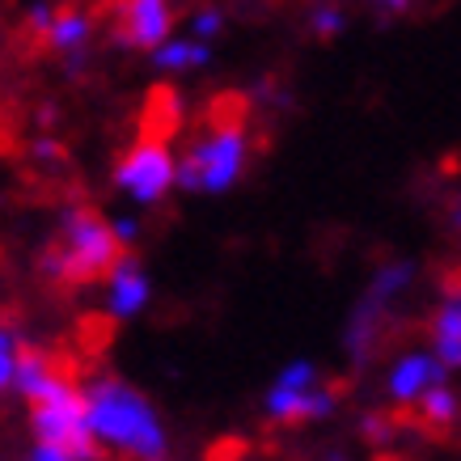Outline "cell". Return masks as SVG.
<instances>
[{
  "label": "cell",
  "mask_w": 461,
  "mask_h": 461,
  "mask_svg": "<svg viewBox=\"0 0 461 461\" xmlns=\"http://www.w3.org/2000/svg\"><path fill=\"white\" fill-rule=\"evenodd\" d=\"M335 406V398L326 390H293V385H276V390L267 393V415L280 423H301V420H318Z\"/></svg>",
  "instance_id": "cell-7"
},
{
  "label": "cell",
  "mask_w": 461,
  "mask_h": 461,
  "mask_svg": "<svg viewBox=\"0 0 461 461\" xmlns=\"http://www.w3.org/2000/svg\"><path fill=\"white\" fill-rule=\"evenodd\" d=\"M457 309H461V296H457Z\"/></svg>",
  "instance_id": "cell-24"
},
{
  "label": "cell",
  "mask_w": 461,
  "mask_h": 461,
  "mask_svg": "<svg viewBox=\"0 0 461 461\" xmlns=\"http://www.w3.org/2000/svg\"><path fill=\"white\" fill-rule=\"evenodd\" d=\"M280 385H293V390H309V385H313V364H293V368H284Z\"/></svg>",
  "instance_id": "cell-18"
},
{
  "label": "cell",
  "mask_w": 461,
  "mask_h": 461,
  "mask_svg": "<svg viewBox=\"0 0 461 461\" xmlns=\"http://www.w3.org/2000/svg\"><path fill=\"white\" fill-rule=\"evenodd\" d=\"M208 47L203 42H161L157 47V64L161 68H182V64H203Z\"/></svg>",
  "instance_id": "cell-15"
},
{
  "label": "cell",
  "mask_w": 461,
  "mask_h": 461,
  "mask_svg": "<svg viewBox=\"0 0 461 461\" xmlns=\"http://www.w3.org/2000/svg\"><path fill=\"white\" fill-rule=\"evenodd\" d=\"M238 457H246V440H238V436L216 440V445L208 448V461H238Z\"/></svg>",
  "instance_id": "cell-17"
},
{
  "label": "cell",
  "mask_w": 461,
  "mask_h": 461,
  "mask_svg": "<svg viewBox=\"0 0 461 461\" xmlns=\"http://www.w3.org/2000/svg\"><path fill=\"white\" fill-rule=\"evenodd\" d=\"M174 178H178V169L169 161L166 140H153V136H140V144H131V149L119 157V174H114V182H119L131 199H140V203L161 199Z\"/></svg>",
  "instance_id": "cell-5"
},
{
  "label": "cell",
  "mask_w": 461,
  "mask_h": 461,
  "mask_svg": "<svg viewBox=\"0 0 461 461\" xmlns=\"http://www.w3.org/2000/svg\"><path fill=\"white\" fill-rule=\"evenodd\" d=\"M85 34H89V17L77 14V9H59L47 42H51V47H81Z\"/></svg>",
  "instance_id": "cell-14"
},
{
  "label": "cell",
  "mask_w": 461,
  "mask_h": 461,
  "mask_svg": "<svg viewBox=\"0 0 461 461\" xmlns=\"http://www.w3.org/2000/svg\"><path fill=\"white\" fill-rule=\"evenodd\" d=\"M89 420H94L98 440H106V445L127 453V457L161 461V453H166V436H161L153 406L144 402V393H136L123 381L94 385V393H89Z\"/></svg>",
  "instance_id": "cell-3"
},
{
  "label": "cell",
  "mask_w": 461,
  "mask_h": 461,
  "mask_svg": "<svg viewBox=\"0 0 461 461\" xmlns=\"http://www.w3.org/2000/svg\"><path fill=\"white\" fill-rule=\"evenodd\" d=\"M144 296H149V280L140 276V263H136V258H123L119 271L111 276V309H114V318H131V313L144 305Z\"/></svg>",
  "instance_id": "cell-10"
},
{
  "label": "cell",
  "mask_w": 461,
  "mask_h": 461,
  "mask_svg": "<svg viewBox=\"0 0 461 461\" xmlns=\"http://www.w3.org/2000/svg\"><path fill=\"white\" fill-rule=\"evenodd\" d=\"M377 5H385V9H406L411 0H377Z\"/></svg>",
  "instance_id": "cell-23"
},
{
  "label": "cell",
  "mask_w": 461,
  "mask_h": 461,
  "mask_svg": "<svg viewBox=\"0 0 461 461\" xmlns=\"http://www.w3.org/2000/svg\"><path fill=\"white\" fill-rule=\"evenodd\" d=\"M182 123V102L178 94L169 89V85H153L149 89V98H144V111H140V127L144 136H153V140H169Z\"/></svg>",
  "instance_id": "cell-9"
},
{
  "label": "cell",
  "mask_w": 461,
  "mask_h": 461,
  "mask_svg": "<svg viewBox=\"0 0 461 461\" xmlns=\"http://www.w3.org/2000/svg\"><path fill=\"white\" fill-rule=\"evenodd\" d=\"M106 14L127 47H161L169 34V0H106Z\"/></svg>",
  "instance_id": "cell-6"
},
{
  "label": "cell",
  "mask_w": 461,
  "mask_h": 461,
  "mask_svg": "<svg viewBox=\"0 0 461 461\" xmlns=\"http://www.w3.org/2000/svg\"><path fill=\"white\" fill-rule=\"evenodd\" d=\"M364 436H368V440H385V436H390V420H377V415L364 420Z\"/></svg>",
  "instance_id": "cell-20"
},
{
  "label": "cell",
  "mask_w": 461,
  "mask_h": 461,
  "mask_svg": "<svg viewBox=\"0 0 461 461\" xmlns=\"http://www.w3.org/2000/svg\"><path fill=\"white\" fill-rule=\"evenodd\" d=\"M246 166V131H212V140L186 153L178 166V182L186 191H224Z\"/></svg>",
  "instance_id": "cell-4"
},
{
  "label": "cell",
  "mask_w": 461,
  "mask_h": 461,
  "mask_svg": "<svg viewBox=\"0 0 461 461\" xmlns=\"http://www.w3.org/2000/svg\"><path fill=\"white\" fill-rule=\"evenodd\" d=\"M17 343L9 330H0V390L9 385V381H17Z\"/></svg>",
  "instance_id": "cell-16"
},
{
  "label": "cell",
  "mask_w": 461,
  "mask_h": 461,
  "mask_svg": "<svg viewBox=\"0 0 461 461\" xmlns=\"http://www.w3.org/2000/svg\"><path fill=\"white\" fill-rule=\"evenodd\" d=\"M195 30H199V39H208V34H216V30H221V17H216V14H199Z\"/></svg>",
  "instance_id": "cell-21"
},
{
  "label": "cell",
  "mask_w": 461,
  "mask_h": 461,
  "mask_svg": "<svg viewBox=\"0 0 461 461\" xmlns=\"http://www.w3.org/2000/svg\"><path fill=\"white\" fill-rule=\"evenodd\" d=\"M313 26H318V34H335V30L343 26V17H339L335 9H321V14L313 17Z\"/></svg>",
  "instance_id": "cell-19"
},
{
  "label": "cell",
  "mask_w": 461,
  "mask_h": 461,
  "mask_svg": "<svg viewBox=\"0 0 461 461\" xmlns=\"http://www.w3.org/2000/svg\"><path fill=\"white\" fill-rule=\"evenodd\" d=\"M123 263V238L94 208H72L64 216V241L42 254V276L64 284H94L114 276Z\"/></svg>",
  "instance_id": "cell-1"
},
{
  "label": "cell",
  "mask_w": 461,
  "mask_h": 461,
  "mask_svg": "<svg viewBox=\"0 0 461 461\" xmlns=\"http://www.w3.org/2000/svg\"><path fill=\"white\" fill-rule=\"evenodd\" d=\"M30 461H72V457H68V453H59V448H47V445H39V448H34V457H30Z\"/></svg>",
  "instance_id": "cell-22"
},
{
  "label": "cell",
  "mask_w": 461,
  "mask_h": 461,
  "mask_svg": "<svg viewBox=\"0 0 461 461\" xmlns=\"http://www.w3.org/2000/svg\"><path fill=\"white\" fill-rule=\"evenodd\" d=\"M440 381H445V364L440 360H432V356H406L393 368L390 393L398 402H420L423 393L432 390V385H440Z\"/></svg>",
  "instance_id": "cell-8"
},
{
  "label": "cell",
  "mask_w": 461,
  "mask_h": 461,
  "mask_svg": "<svg viewBox=\"0 0 461 461\" xmlns=\"http://www.w3.org/2000/svg\"><path fill=\"white\" fill-rule=\"evenodd\" d=\"M415 411H420V423L428 432H448V423L457 420V398H453V390H445V381H440V385H432V390L415 402Z\"/></svg>",
  "instance_id": "cell-12"
},
{
  "label": "cell",
  "mask_w": 461,
  "mask_h": 461,
  "mask_svg": "<svg viewBox=\"0 0 461 461\" xmlns=\"http://www.w3.org/2000/svg\"><path fill=\"white\" fill-rule=\"evenodd\" d=\"M246 114H250L246 94H216L208 106V123L212 131H246Z\"/></svg>",
  "instance_id": "cell-13"
},
{
  "label": "cell",
  "mask_w": 461,
  "mask_h": 461,
  "mask_svg": "<svg viewBox=\"0 0 461 461\" xmlns=\"http://www.w3.org/2000/svg\"><path fill=\"white\" fill-rule=\"evenodd\" d=\"M26 398H30V411H34V436H39V445L59 448L72 461L98 457V432H94V420H89V398L77 390L68 360H64L59 373H51Z\"/></svg>",
  "instance_id": "cell-2"
},
{
  "label": "cell",
  "mask_w": 461,
  "mask_h": 461,
  "mask_svg": "<svg viewBox=\"0 0 461 461\" xmlns=\"http://www.w3.org/2000/svg\"><path fill=\"white\" fill-rule=\"evenodd\" d=\"M432 343H436V360L445 364V368H461V309H457V301H448V305L436 313Z\"/></svg>",
  "instance_id": "cell-11"
}]
</instances>
